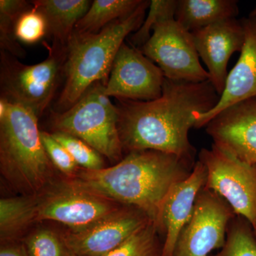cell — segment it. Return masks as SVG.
<instances>
[{
    "label": "cell",
    "instance_id": "obj_1",
    "mask_svg": "<svg viewBox=\"0 0 256 256\" xmlns=\"http://www.w3.org/2000/svg\"><path fill=\"white\" fill-rule=\"evenodd\" d=\"M220 96L210 80L194 82L165 78L159 98L117 99L118 128L124 150H156L195 162L188 132L197 118L214 108Z\"/></svg>",
    "mask_w": 256,
    "mask_h": 256
},
{
    "label": "cell",
    "instance_id": "obj_2",
    "mask_svg": "<svg viewBox=\"0 0 256 256\" xmlns=\"http://www.w3.org/2000/svg\"><path fill=\"white\" fill-rule=\"evenodd\" d=\"M195 163L162 152L134 151L110 168L79 169L66 180L97 196L136 207L158 228L170 190L191 174Z\"/></svg>",
    "mask_w": 256,
    "mask_h": 256
},
{
    "label": "cell",
    "instance_id": "obj_3",
    "mask_svg": "<svg viewBox=\"0 0 256 256\" xmlns=\"http://www.w3.org/2000/svg\"><path fill=\"white\" fill-rule=\"evenodd\" d=\"M150 2L142 0L132 14L112 22L98 33L74 31L63 67L65 82L56 109L68 110L95 82L108 80L114 58L126 37L140 28Z\"/></svg>",
    "mask_w": 256,
    "mask_h": 256
},
{
    "label": "cell",
    "instance_id": "obj_4",
    "mask_svg": "<svg viewBox=\"0 0 256 256\" xmlns=\"http://www.w3.org/2000/svg\"><path fill=\"white\" fill-rule=\"evenodd\" d=\"M36 114L0 98V171L14 190L37 196L54 182L55 166L42 144Z\"/></svg>",
    "mask_w": 256,
    "mask_h": 256
},
{
    "label": "cell",
    "instance_id": "obj_5",
    "mask_svg": "<svg viewBox=\"0 0 256 256\" xmlns=\"http://www.w3.org/2000/svg\"><path fill=\"white\" fill-rule=\"evenodd\" d=\"M106 85L95 82L72 108L53 112L54 132L73 136L86 142L110 161L122 160V148L118 128L116 105L105 94Z\"/></svg>",
    "mask_w": 256,
    "mask_h": 256
},
{
    "label": "cell",
    "instance_id": "obj_6",
    "mask_svg": "<svg viewBox=\"0 0 256 256\" xmlns=\"http://www.w3.org/2000/svg\"><path fill=\"white\" fill-rule=\"evenodd\" d=\"M48 57L41 63L26 65L0 50L1 98L26 108L41 117L52 102L63 75L66 50L47 46Z\"/></svg>",
    "mask_w": 256,
    "mask_h": 256
},
{
    "label": "cell",
    "instance_id": "obj_7",
    "mask_svg": "<svg viewBox=\"0 0 256 256\" xmlns=\"http://www.w3.org/2000/svg\"><path fill=\"white\" fill-rule=\"evenodd\" d=\"M198 160L206 169L204 188L222 197L236 215L252 224L256 234V166L214 144L210 149H202Z\"/></svg>",
    "mask_w": 256,
    "mask_h": 256
},
{
    "label": "cell",
    "instance_id": "obj_8",
    "mask_svg": "<svg viewBox=\"0 0 256 256\" xmlns=\"http://www.w3.org/2000/svg\"><path fill=\"white\" fill-rule=\"evenodd\" d=\"M140 50L158 64L165 78L194 82L210 80V74L200 63L191 32L175 18L156 25L150 38Z\"/></svg>",
    "mask_w": 256,
    "mask_h": 256
},
{
    "label": "cell",
    "instance_id": "obj_9",
    "mask_svg": "<svg viewBox=\"0 0 256 256\" xmlns=\"http://www.w3.org/2000/svg\"><path fill=\"white\" fill-rule=\"evenodd\" d=\"M36 198L37 222L54 220L67 226L72 232L87 228L120 207L66 180L52 182Z\"/></svg>",
    "mask_w": 256,
    "mask_h": 256
},
{
    "label": "cell",
    "instance_id": "obj_10",
    "mask_svg": "<svg viewBox=\"0 0 256 256\" xmlns=\"http://www.w3.org/2000/svg\"><path fill=\"white\" fill-rule=\"evenodd\" d=\"M236 214L216 192L204 188L190 220L178 236L173 256H208L224 247L229 223Z\"/></svg>",
    "mask_w": 256,
    "mask_h": 256
},
{
    "label": "cell",
    "instance_id": "obj_11",
    "mask_svg": "<svg viewBox=\"0 0 256 256\" xmlns=\"http://www.w3.org/2000/svg\"><path fill=\"white\" fill-rule=\"evenodd\" d=\"M164 75L140 48L122 44L111 68L105 94L117 99L150 101L162 92Z\"/></svg>",
    "mask_w": 256,
    "mask_h": 256
},
{
    "label": "cell",
    "instance_id": "obj_12",
    "mask_svg": "<svg viewBox=\"0 0 256 256\" xmlns=\"http://www.w3.org/2000/svg\"><path fill=\"white\" fill-rule=\"evenodd\" d=\"M150 222L142 210L124 205L87 228L62 234V237L74 256H104Z\"/></svg>",
    "mask_w": 256,
    "mask_h": 256
},
{
    "label": "cell",
    "instance_id": "obj_13",
    "mask_svg": "<svg viewBox=\"0 0 256 256\" xmlns=\"http://www.w3.org/2000/svg\"><path fill=\"white\" fill-rule=\"evenodd\" d=\"M205 127L214 144L256 166V97L229 106Z\"/></svg>",
    "mask_w": 256,
    "mask_h": 256
},
{
    "label": "cell",
    "instance_id": "obj_14",
    "mask_svg": "<svg viewBox=\"0 0 256 256\" xmlns=\"http://www.w3.org/2000/svg\"><path fill=\"white\" fill-rule=\"evenodd\" d=\"M198 56L210 74V82L222 96L226 84L229 60L236 52H242L245 32L242 20H224L192 32Z\"/></svg>",
    "mask_w": 256,
    "mask_h": 256
},
{
    "label": "cell",
    "instance_id": "obj_15",
    "mask_svg": "<svg viewBox=\"0 0 256 256\" xmlns=\"http://www.w3.org/2000/svg\"><path fill=\"white\" fill-rule=\"evenodd\" d=\"M206 169L197 161L188 178L170 190L162 208L158 229L164 235L162 256H173L182 230L193 212L200 191L204 188Z\"/></svg>",
    "mask_w": 256,
    "mask_h": 256
},
{
    "label": "cell",
    "instance_id": "obj_16",
    "mask_svg": "<svg viewBox=\"0 0 256 256\" xmlns=\"http://www.w3.org/2000/svg\"><path fill=\"white\" fill-rule=\"evenodd\" d=\"M245 43L235 66L228 73L220 101L212 110L197 118L195 128L205 127L224 109L246 99L256 97V20L242 18Z\"/></svg>",
    "mask_w": 256,
    "mask_h": 256
},
{
    "label": "cell",
    "instance_id": "obj_17",
    "mask_svg": "<svg viewBox=\"0 0 256 256\" xmlns=\"http://www.w3.org/2000/svg\"><path fill=\"white\" fill-rule=\"evenodd\" d=\"M46 20L47 35L52 47L66 50L76 25L86 14L92 4L89 0H35L32 1Z\"/></svg>",
    "mask_w": 256,
    "mask_h": 256
},
{
    "label": "cell",
    "instance_id": "obj_18",
    "mask_svg": "<svg viewBox=\"0 0 256 256\" xmlns=\"http://www.w3.org/2000/svg\"><path fill=\"white\" fill-rule=\"evenodd\" d=\"M238 13L236 0H178L175 20L192 33L236 18Z\"/></svg>",
    "mask_w": 256,
    "mask_h": 256
},
{
    "label": "cell",
    "instance_id": "obj_19",
    "mask_svg": "<svg viewBox=\"0 0 256 256\" xmlns=\"http://www.w3.org/2000/svg\"><path fill=\"white\" fill-rule=\"evenodd\" d=\"M37 222L36 196L2 198L0 200V238L14 240Z\"/></svg>",
    "mask_w": 256,
    "mask_h": 256
},
{
    "label": "cell",
    "instance_id": "obj_20",
    "mask_svg": "<svg viewBox=\"0 0 256 256\" xmlns=\"http://www.w3.org/2000/svg\"><path fill=\"white\" fill-rule=\"evenodd\" d=\"M142 0H95L86 14L79 20L75 31L96 34L107 25L132 14Z\"/></svg>",
    "mask_w": 256,
    "mask_h": 256
},
{
    "label": "cell",
    "instance_id": "obj_21",
    "mask_svg": "<svg viewBox=\"0 0 256 256\" xmlns=\"http://www.w3.org/2000/svg\"><path fill=\"white\" fill-rule=\"evenodd\" d=\"M32 8V2L0 0V50L16 58L26 55L15 35V24L20 15Z\"/></svg>",
    "mask_w": 256,
    "mask_h": 256
},
{
    "label": "cell",
    "instance_id": "obj_22",
    "mask_svg": "<svg viewBox=\"0 0 256 256\" xmlns=\"http://www.w3.org/2000/svg\"><path fill=\"white\" fill-rule=\"evenodd\" d=\"M216 256H256V234L252 224L236 215L229 223L225 244Z\"/></svg>",
    "mask_w": 256,
    "mask_h": 256
},
{
    "label": "cell",
    "instance_id": "obj_23",
    "mask_svg": "<svg viewBox=\"0 0 256 256\" xmlns=\"http://www.w3.org/2000/svg\"><path fill=\"white\" fill-rule=\"evenodd\" d=\"M159 234L156 225L150 222L124 244L104 256H162L163 244H160Z\"/></svg>",
    "mask_w": 256,
    "mask_h": 256
},
{
    "label": "cell",
    "instance_id": "obj_24",
    "mask_svg": "<svg viewBox=\"0 0 256 256\" xmlns=\"http://www.w3.org/2000/svg\"><path fill=\"white\" fill-rule=\"evenodd\" d=\"M178 0H152L148 16L140 28L130 38L132 46L141 48L151 37L154 26L166 20L175 18Z\"/></svg>",
    "mask_w": 256,
    "mask_h": 256
},
{
    "label": "cell",
    "instance_id": "obj_25",
    "mask_svg": "<svg viewBox=\"0 0 256 256\" xmlns=\"http://www.w3.org/2000/svg\"><path fill=\"white\" fill-rule=\"evenodd\" d=\"M24 245L28 256H74L62 235L50 229L35 230L25 239Z\"/></svg>",
    "mask_w": 256,
    "mask_h": 256
},
{
    "label": "cell",
    "instance_id": "obj_26",
    "mask_svg": "<svg viewBox=\"0 0 256 256\" xmlns=\"http://www.w3.org/2000/svg\"><path fill=\"white\" fill-rule=\"evenodd\" d=\"M52 134L82 169L98 170L104 168L102 156L82 140L62 132H53Z\"/></svg>",
    "mask_w": 256,
    "mask_h": 256
},
{
    "label": "cell",
    "instance_id": "obj_27",
    "mask_svg": "<svg viewBox=\"0 0 256 256\" xmlns=\"http://www.w3.org/2000/svg\"><path fill=\"white\" fill-rule=\"evenodd\" d=\"M15 35L18 41L26 44H36L47 35L46 20L34 5L16 20Z\"/></svg>",
    "mask_w": 256,
    "mask_h": 256
},
{
    "label": "cell",
    "instance_id": "obj_28",
    "mask_svg": "<svg viewBox=\"0 0 256 256\" xmlns=\"http://www.w3.org/2000/svg\"><path fill=\"white\" fill-rule=\"evenodd\" d=\"M41 140L47 156L57 170L66 175L67 178H72L78 171V165L65 148L58 142L52 133L41 131Z\"/></svg>",
    "mask_w": 256,
    "mask_h": 256
},
{
    "label": "cell",
    "instance_id": "obj_29",
    "mask_svg": "<svg viewBox=\"0 0 256 256\" xmlns=\"http://www.w3.org/2000/svg\"><path fill=\"white\" fill-rule=\"evenodd\" d=\"M0 256H28L24 245L4 244L0 250Z\"/></svg>",
    "mask_w": 256,
    "mask_h": 256
},
{
    "label": "cell",
    "instance_id": "obj_30",
    "mask_svg": "<svg viewBox=\"0 0 256 256\" xmlns=\"http://www.w3.org/2000/svg\"><path fill=\"white\" fill-rule=\"evenodd\" d=\"M249 18H256V5L255 8L252 9V11L250 12V14L248 15Z\"/></svg>",
    "mask_w": 256,
    "mask_h": 256
}]
</instances>
